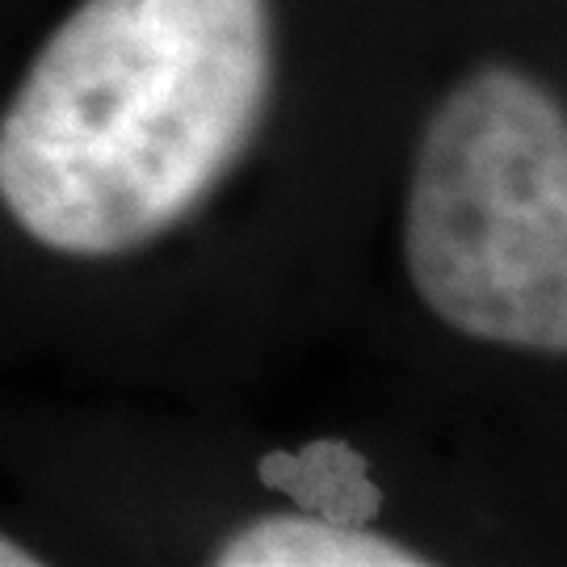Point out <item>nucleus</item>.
<instances>
[{"mask_svg": "<svg viewBox=\"0 0 567 567\" xmlns=\"http://www.w3.org/2000/svg\"><path fill=\"white\" fill-rule=\"evenodd\" d=\"M269 76L265 0H84L0 122V203L55 252L140 248L240 161Z\"/></svg>", "mask_w": 567, "mask_h": 567, "instance_id": "nucleus-1", "label": "nucleus"}, {"mask_svg": "<svg viewBox=\"0 0 567 567\" xmlns=\"http://www.w3.org/2000/svg\"><path fill=\"white\" fill-rule=\"evenodd\" d=\"M408 274L450 328L567 349V122L547 89L484 68L433 114L408 189Z\"/></svg>", "mask_w": 567, "mask_h": 567, "instance_id": "nucleus-2", "label": "nucleus"}, {"mask_svg": "<svg viewBox=\"0 0 567 567\" xmlns=\"http://www.w3.org/2000/svg\"><path fill=\"white\" fill-rule=\"evenodd\" d=\"M219 567H425L421 550L379 538L365 526H337L324 517H261L231 534Z\"/></svg>", "mask_w": 567, "mask_h": 567, "instance_id": "nucleus-3", "label": "nucleus"}, {"mask_svg": "<svg viewBox=\"0 0 567 567\" xmlns=\"http://www.w3.org/2000/svg\"><path fill=\"white\" fill-rule=\"evenodd\" d=\"M265 487L290 496L295 505L337 526H370L383 513V492L370 480V466L349 442L320 437L303 450H274L257 463Z\"/></svg>", "mask_w": 567, "mask_h": 567, "instance_id": "nucleus-4", "label": "nucleus"}, {"mask_svg": "<svg viewBox=\"0 0 567 567\" xmlns=\"http://www.w3.org/2000/svg\"><path fill=\"white\" fill-rule=\"evenodd\" d=\"M39 559L30 555V550H21L18 543H9V538H0V567H34Z\"/></svg>", "mask_w": 567, "mask_h": 567, "instance_id": "nucleus-5", "label": "nucleus"}]
</instances>
